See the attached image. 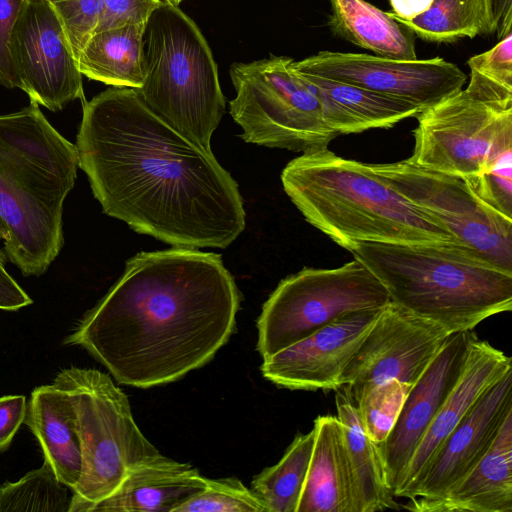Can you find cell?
Returning <instances> with one entry per match:
<instances>
[{"label": "cell", "mask_w": 512, "mask_h": 512, "mask_svg": "<svg viewBox=\"0 0 512 512\" xmlns=\"http://www.w3.org/2000/svg\"><path fill=\"white\" fill-rule=\"evenodd\" d=\"M81 168L105 214L179 248H226L245 228L237 182L212 151L153 113L132 88L83 105Z\"/></svg>", "instance_id": "1"}, {"label": "cell", "mask_w": 512, "mask_h": 512, "mask_svg": "<svg viewBox=\"0 0 512 512\" xmlns=\"http://www.w3.org/2000/svg\"><path fill=\"white\" fill-rule=\"evenodd\" d=\"M240 300L219 254L141 252L65 344L85 349L121 384L165 385L214 358L235 331Z\"/></svg>", "instance_id": "2"}, {"label": "cell", "mask_w": 512, "mask_h": 512, "mask_svg": "<svg viewBox=\"0 0 512 512\" xmlns=\"http://www.w3.org/2000/svg\"><path fill=\"white\" fill-rule=\"evenodd\" d=\"M79 168L75 144L39 105L0 115V225L7 259L24 276L47 271L64 245V201Z\"/></svg>", "instance_id": "3"}, {"label": "cell", "mask_w": 512, "mask_h": 512, "mask_svg": "<svg viewBox=\"0 0 512 512\" xmlns=\"http://www.w3.org/2000/svg\"><path fill=\"white\" fill-rule=\"evenodd\" d=\"M347 251L391 301L451 334L512 309V272L457 243L357 242Z\"/></svg>", "instance_id": "4"}, {"label": "cell", "mask_w": 512, "mask_h": 512, "mask_svg": "<svg viewBox=\"0 0 512 512\" xmlns=\"http://www.w3.org/2000/svg\"><path fill=\"white\" fill-rule=\"evenodd\" d=\"M281 181L305 219L346 250L357 242L456 243L367 163L328 148L291 160Z\"/></svg>", "instance_id": "5"}, {"label": "cell", "mask_w": 512, "mask_h": 512, "mask_svg": "<svg viewBox=\"0 0 512 512\" xmlns=\"http://www.w3.org/2000/svg\"><path fill=\"white\" fill-rule=\"evenodd\" d=\"M145 80L135 89L145 105L178 133L211 150L225 99L211 49L196 23L161 1L145 23Z\"/></svg>", "instance_id": "6"}, {"label": "cell", "mask_w": 512, "mask_h": 512, "mask_svg": "<svg viewBox=\"0 0 512 512\" xmlns=\"http://www.w3.org/2000/svg\"><path fill=\"white\" fill-rule=\"evenodd\" d=\"M70 397L82 453V472L68 512H83L110 495L127 473L159 453L143 435L127 395L105 373L62 369L53 382Z\"/></svg>", "instance_id": "7"}, {"label": "cell", "mask_w": 512, "mask_h": 512, "mask_svg": "<svg viewBox=\"0 0 512 512\" xmlns=\"http://www.w3.org/2000/svg\"><path fill=\"white\" fill-rule=\"evenodd\" d=\"M416 118L407 160L420 167L468 182L512 153V95L469 82Z\"/></svg>", "instance_id": "8"}, {"label": "cell", "mask_w": 512, "mask_h": 512, "mask_svg": "<svg viewBox=\"0 0 512 512\" xmlns=\"http://www.w3.org/2000/svg\"><path fill=\"white\" fill-rule=\"evenodd\" d=\"M292 61L271 55L232 64L235 97L230 114L247 143L302 154L327 149L338 134L324 122L316 95L293 70Z\"/></svg>", "instance_id": "9"}, {"label": "cell", "mask_w": 512, "mask_h": 512, "mask_svg": "<svg viewBox=\"0 0 512 512\" xmlns=\"http://www.w3.org/2000/svg\"><path fill=\"white\" fill-rule=\"evenodd\" d=\"M379 279L359 260L337 268H304L283 279L257 321V350L270 356L351 312L390 302Z\"/></svg>", "instance_id": "10"}, {"label": "cell", "mask_w": 512, "mask_h": 512, "mask_svg": "<svg viewBox=\"0 0 512 512\" xmlns=\"http://www.w3.org/2000/svg\"><path fill=\"white\" fill-rule=\"evenodd\" d=\"M369 168L445 229L454 241L512 272V218L483 202L464 179L407 159Z\"/></svg>", "instance_id": "11"}, {"label": "cell", "mask_w": 512, "mask_h": 512, "mask_svg": "<svg viewBox=\"0 0 512 512\" xmlns=\"http://www.w3.org/2000/svg\"><path fill=\"white\" fill-rule=\"evenodd\" d=\"M300 73L355 85L416 106L420 111L461 90L466 74L440 57L401 60L363 53L321 51L292 61Z\"/></svg>", "instance_id": "12"}, {"label": "cell", "mask_w": 512, "mask_h": 512, "mask_svg": "<svg viewBox=\"0 0 512 512\" xmlns=\"http://www.w3.org/2000/svg\"><path fill=\"white\" fill-rule=\"evenodd\" d=\"M450 334L390 301L344 368L340 387L353 397L365 387L391 379L413 386Z\"/></svg>", "instance_id": "13"}, {"label": "cell", "mask_w": 512, "mask_h": 512, "mask_svg": "<svg viewBox=\"0 0 512 512\" xmlns=\"http://www.w3.org/2000/svg\"><path fill=\"white\" fill-rule=\"evenodd\" d=\"M18 88L50 111L83 99L82 74L47 0H25L11 41Z\"/></svg>", "instance_id": "14"}, {"label": "cell", "mask_w": 512, "mask_h": 512, "mask_svg": "<svg viewBox=\"0 0 512 512\" xmlns=\"http://www.w3.org/2000/svg\"><path fill=\"white\" fill-rule=\"evenodd\" d=\"M475 335L473 330L450 334L411 387L387 438L376 444L386 483L394 497L403 484L417 447L460 378Z\"/></svg>", "instance_id": "15"}, {"label": "cell", "mask_w": 512, "mask_h": 512, "mask_svg": "<svg viewBox=\"0 0 512 512\" xmlns=\"http://www.w3.org/2000/svg\"><path fill=\"white\" fill-rule=\"evenodd\" d=\"M381 308L343 315L310 336L264 357L262 375L278 387L291 390H336L344 368Z\"/></svg>", "instance_id": "16"}, {"label": "cell", "mask_w": 512, "mask_h": 512, "mask_svg": "<svg viewBox=\"0 0 512 512\" xmlns=\"http://www.w3.org/2000/svg\"><path fill=\"white\" fill-rule=\"evenodd\" d=\"M511 413L512 370H509L477 399L400 498H442L484 456Z\"/></svg>", "instance_id": "17"}, {"label": "cell", "mask_w": 512, "mask_h": 512, "mask_svg": "<svg viewBox=\"0 0 512 512\" xmlns=\"http://www.w3.org/2000/svg\"><path fill=\"white\" fill-rule=\"evenodd\" d=\"M509 370H512L511 357L476 335L472 338L460 378L417 447L396 497L417 480L438 447L484 391Z\"/></svg>", "instance_id": "18"}, {"label": "cell", "mask_w": 512, "mask_h": 512, "mask_svg": "<svg viewBox=\"0 0 512 512\" xmlns=\"http://www.w3.org/2000/svg\"><path fill=\"white\" fill-rule=\"evenodd\" d=\"M404 508L419 512H512V413L484 456L442 498L410 499Z\"/></svg>", "instance_id": "19"}, {"label": "cell", "mask_w": 512, "mask_h": 512, "mask_svg": "<svg viewBox=\"0 0 512 512\" xmlns=\"http://www.w3.org/2000/svg\"><path fill=\"white\" fill-rule=\"evenodd\" d=\"M206 480L190 464L158 453L132 468L110 495L83 512H173L201 491Z\"/></svg>", "instance_id": "20"}, {"label": "cell", "mask_w": 512, "mask_h": 512, "mask_svg": "<svg viewBox=\"0 0 512 512\" xmlns=\"http://www.w3.org/2000/svg\"><path fill=\"white\" fill-rule=\"evenodd\" d=\"M313 429L311 459L296 512H358L338 417L319 415Z\"/></svg>", "instance_id": "21"}, {"label": "cell", "mask_w": 512, "mask_h": 512, "mask_svg": "<svg viewBox=\"0 0 512 512\" xmlns=\"http://www.w3.org/2000/svg\"><path fill=\"white\" fill-rule=\"evenodd\" d=\"M295 72L310 86L320 103L324 122L338 135L391 128L421 112L416 106L400 99L340 81Z\"/></svg>", "instance_id": "22"}, {"label": "cell", "mask_w": 512, "mask_h": 512, "mask_svg": "<svg viewBox=\"0 0 512 512\" xmlns=\"http://www.w3.org/2000/svg\"><path fill=\"white\" fill-rule=\"evenodd\" d=\"M25 424L58 479L74 490L82 472L76 416L69 395L54 383L36 387L27 403Z\"/></svg>", "instance_id": "23"}, {"label": "cell", "mask_w": 512, "mask_h": 512, "mask_svg": "<svg viewBox=\"0 0 512 512\" xmlns=\"http://www.w3.org/2000/svg\"><path fill=\"white\" fill-rule=\"evenodd\" d=\"M337 417L342 425L343 440L352 473L358 512L399 509L385 479L382 461L375 442L366 433L354 401L344 388L335 390Z\"/></svg>", "instance_id": "24"}, {"label": "cell", "mask_w": 512, "mask_h": 512, "mask_svg": "<svg viewBox=\"0 0 512 512\" xmlns=\"http://www.w3.org/2000/svg\"><path fill=\"white\" fill-rule=\"evenodd\" d=\"M144 27L126 24L96 32L77 57L81 74L112 87L139 89L146 75Z\"/></svg>", "instance_id": "25"}, {"label": "cell", "mask_w": 512, "mask_h": 512, "mask_svg": "<svg viewBox=\"0 0 512 512\" xmlns=\"http://www.w3.org/2000/svg\"><path fill=\"white\" fill-rule=\"evenodd\" d=\"M331 25L335 31L378 56L417 59L414 34L365 0H330Z\"/></svg>", "instance_id": "26"}, {"label": "cell", "mask_w": 512, "mask_h": 512, "mask_svg": "<svg viewBox=\"0 0 512 512\" xmlns=\"http://www.w3.org/2000/svg\"><path fill=\"white\" fill-rule=\"evenodd\" d=\"M399 23L414 35L439 43L491 34L496 28L493 0H433L425 13Z\"/></svg>", "instance_id": "27"}, {"label": "cell", "mask_w": 512, "mask_h": 512, "mask_svg": "<svg viewBox=\"0 0 512 512\" xmlns=\"http://www.w3.org/2000/svg\"><path fill=\"white\" fill-rule=\"evenodd\" d=\"M314 444V429L298 433L278 463L254 477L251 490L267 512H296Z\"/></svg>", "instance_id": "28"}, {"label": "cell", "mask_w": 512, "mask_h": 512, "mask_svg": "<svg viewBox=\"0 0 512 512\" xmlns=\"http://www.w3.org/2000/svg\"><path fill=\"white\" fill-rule=\"evenodd\" d=\"M68 489L44 460L19 480L0 485V512H68Z\"/></svg>", "instance_id": "29"}, {"label": "cell", "mask_w": 512, "mask_h": 512, "mask_svg": "<svg viewBox=\"0 0 512 512\" xmlns=\"http://www.w3.org/2000/svg\"><path fill=\"white\" fill-rule=\"evenodd\" d=\"M411 387L397 379H391L365 387L350 397L356 405L366 433L376 444L387 438Z\"/></svg>", "instance_id": "30"}, {"label": "cell", "mask_w": 512, "mask_h": 512, "mask_svg": "<svg viewBox=\"0 0 512 512\" xmlns=\"http://www.w3.org/2000/svg\"><path fill=\"white\" fill-rule=\"evenodd\" d=\"M173 512H267L251 489L237 478L208 479L205 487Z\"/></svg>", "instance_id": "31"}, {"label": "cell", "mask_w": 512, "mask_h": 512, "mask_svg": "<svg viewBox=\"0 0 512 512\" xmlns=\"http://www.w3.org/2000/svg\"><path fill=\"white\" fill-rule=\"evenodd\" d=\"M56 13L77 60L96 33L104 13L103 0H47Z\"/></svg>", "instance_id": "32"}, {"label": "cell", "mask_w": 512, "mask_h": 512, "mask_svg": "<svg viewBox=\"0 0 512 512\" xmlns=\"http://www.w3.org/2000/svg\"><path fill=\"white\" fill-rule=\"evenodd\" d=\"M470 80L503 92H512V32L500 38L490 50L467 62Z\"/></svg>", "instance_id": "33"}, {"label": "cell", "mask_w": 512, "mask_h": 512, "mask_svg": "<svg viewBox=\"0 0 512 512\" xmlns=\"http://www.w3.org/2000/svg\"><path fill=\"white\" fill-rule=\"evenodd\" d=\"M466 183L483 202L512 218V153L504 156L484 174Z\"/></svg>", "instance_id": "34"}, {"label": "cell", "mask_w": 512, "mask_h": 512, "mask_svg": "<svg viewBox=\"0 0 512 512\" xmlns=\"http://www.w3.org/2000/svg\"><path fill=\"white\" fill-rule=\"evenodd\" d=\"M25 0H0V85L18 88L11 53V41Z\"/></svg>", "instance_id": "35"}, {"label": "cell", "mask_w": 512, "mask_h": 512, "mask_svg": "<svg viewBox=\"0 0 512 512\" xmlns=\"http://www.w3.org/2000/svg\"><path fill=\"white\" fill-rule=\"evenodd\" d=\"M104 13L96 32L126 24L145 25L161 0H103Z\"/></svg>", "instance_id": "36"}, {"label": "cell", "mask_w": 512, "mask_h": 512, "mask_svg": "<svg viewBox=\"0 0 512 512\" xmlns=\"http://www.w3.org/2000/svg\"><path fill=\"white\" fill-rule=\"evenodd\" d=\"M27 411L26 397L23 395H6L0 397V452L11 444Z\"/></svg>", "instance_id": "37"}, {"label": "cell", "mask_w": 512, "mask_h": 512, "mask_svg": "<svg viewBox=\"0 0 512 512\" xmlns=\"http://www.w3.org/2000/svg\"><path fill=\"white\" fill-rule=\"evenodd\" d=\"M32 299L0 263V309L16 311L32 304Z\"/></svg>", "instance_id": "38"}, {"label": "cell", "mask_w": 512, "mask_h": 512, "mask_svg": "<svg viewBox=\"0 0 512 512\" xmlns=\"http://www.w3.org/2000/svg\"><path fill=\"white\" fill-rule=\"evenodd\" d=\"M433 0H389L391 16L398 22L415 19L425 13Z\"/></svg>", "instance_id": "39"}, {"label": "cell", "mask_w": 512, "mask_h": 512, "mask_svg": "<svg viewBox=\"0 0 512 512\" xmlns=\"http://www.w3.org/2000/svg\"><path fill=\"white\" fill-rule=\"evenodd\" d=\"M495 32L502 38L512 32V0H493Z\"/></svg>", "instance_id": "40"}, {"label": "cell", "mask_w": 512, "mask_h": 512, "mask_svg": "<svg viewBox=\"0 0 512 512\" xmlns=\"http://www.w3.org/2000/svg\"><path fill=\"white\" fill-rule=\"evenodd\" d=\"M1 241H2V229H1V225H0V242ZM0 258L6 263L7 256L1 247H0Z\"/></svg>", "instance_id": "41"}, {"label": "cell", "mask_w": 512, "mask_h": 512, "mask_svg": "<svg viewBox=\"0 0 512 512\" xmlns=\"http://www.w3.org/2000/svg\"><path fill=\"white\" fill-rule=\"evenodd\" d=\"M161 1H165V2H169L173 5H177L179 6V4L183 1V0H161Z\"/></svg>", "instance_id": "42"}, {"label": "cell", "mask_w": 512, "mask_h": 512, "mask_svg": "<svg viewBox=\"0 0 512 512\" xmlns=\"http://www.w3.org/2000/svg\"><path fill=\"white\" fill-rule=\"evenodd\" d=\"M0 263L5 264V262L0 258Z\"/></svg>", "instance_id": "43"}]
</instances>
